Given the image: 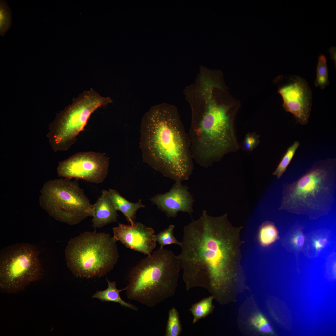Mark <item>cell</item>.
<instances>
[{
  "label": "cell",
  "mask_w": 336,
  "mask_h": 336,
  "mask_svg": "<svg viewBox=\"0 0 336 336\" xmlns=\"http://www.w3.org/2000/svg\"><path fill=\"white\" fill-rule=\"evenodd\" d=\"M112 102L110 97L102 96L92 88L74 98L49 125L47 136L53 149L55 152L69 149L84 129L92 113Z\"/></svg>",
  "instance_id": "7"
},
{
  "label": "cell",
  "mask_w": 336,
  "mask_h": 336,
  "mask_svg": "<svg viewBox=\"0 0 336 336\" xmlns=\"http://www.w3.org/2000/svg\"><path fill=\"white\" fill-rule=\"evenodd\" d=\"M203 91L204 101L192 107L188 134L193 159L207 168L240 148L230 106L217 103L212 89Z\"/></svg>",
  "instance_id": "3"
},
{
  "label": "cell",
  "mask_w": 336,
  "mask_h": 336,
  "mask_svg": "<svg viewBox=\"0 0 336 336\" xmlns=\"http://www.w3.org/2000/svg\"><path fill=\"white\" fill-rule=\"evenodd\" d=\"M181 330L178 313L175 308L173 307L169 312L165 336H178Z\"/></svg>",
  "instance_id": "23"
},
{
  "label": "cell",
  "mask_w": 336,
  "mask_h": 336,
  "mask_svg": "<svg viewBox=\"0 0 336 336\" xmlns=\"http://www.w3.org/2000/svg\"><path fill=\"white\" fill-rule=\"evenodd\" d=\"M35 246L16 243L2 248L0 253V288L3 292L17 293L40 279L42 269Z\"/></svg>",
  "instance_id": "9"
},
{
  "label": "cell",
  "mask_w": 336,
  "mask_h": 336,
  "mask_svg": "<svg viewBox=\"0 0 336 336\" xmlns=\"http://www.w3.org/2000/svg\"><path fill=\"white\" fill-rule=\"evenodd\" d=\"M140 132L144 162L175 182L189 179L193 159L188 134L175 107L166 103L151 107L142 119Z\"/></svg>",
  "instance_id": "2"
},
{
  "label": "cell",
  "mask_w": 336,
  "mask_h": 336,
  "mask_svg": "<svg viewBox=\"0 0 336 336\" xmlns=\"http://www.w3.org/2000/svg\"><path fill=\"white\" fill-rule=\"evenodd\" d=\"M279 237L278 230L272 222L265 221L260 226L258 239L262 246H268L278 240Z\"/></svg>",
  "instance_id": "19"
},
{
  "label": "cell",
  "mask_w": 336,
  "mask_h": 336,
  "mask_svg": "<svg viewBox=\"0 0 336 336\" xmlns=\"http://www.w3.org/2000/svg\"><path fill=\"white\" fill-rule=\"evenodd\" d=\"M117 211L108 191L103 190L100 197L92 205V226L95 229L100 228L117 222Z\"/></svg>",
  "instance_id": "14"
},
{
  "label": "cell",
  "mask_w": 336,
  "mask_h": 336,
  "mask_svg": "<svg viewBox=\"0 0 336 336\" xmlns=\"http://www.w3.org/2000/svg\"><path fill=\"white\" fill-rule=\"evenodd\" d=\"M109 167V159L105 153L81 152L59 162L57 172L61 177L99 184L107 177Z\"/></svg>",
  "instance_id": "10"
},
{
  "label": "cell",
  "mask_w": 336,
  "mask_h": 336,
  "mask_svg": "<svg viewBox=\"0 0 336 336\" xmlns=\"http://www.w3.org/2000/svg\"><path fill=\"white\" fill-rule=\"evenodd\" d=\"M302 251L309 259L318 257L331 242L332 234L326 229H320L308 233Z\"/></svg>",
  "instance_id": "15"
},
{
  "label": "cell",
  "mask_w": 336,
  "mask_h": 336,
  "mask_svg": "<svg viewBox=\"0 0 336 336\" xmlns=\"http://www.w3.org/2000/svg\"><path fill=\"white\" fill-rule=\"evenodd\" d=\"M12 13L7 1H0V35L4 36L12 25Z\"/></svg>",
  "instance_id": "22"
},
{
  "label": "cell",
  "mask_w": 336,
  "mask_h": 336,
  "mask_svg": "<svg viewBox=\"0 0 336 336\" xmlns=\"http://www.w3.org/2000/svg\"><path fill=\"white\" fill-rule=\"evenodd\" d=\"M213 298L212 296H209L192 306L189 310L193 316V324L206 317L211 312L213 308L212 302Z\"/></svg>",
  "instance_id": "20"
},
{
  "label": "cell",
  "mask_w": 336,
  "mask_h": 336,
  "mask_svg": "<svg viewBox=\"0 0 336 336\" xmlns=\"http://www.w3.org/2000/svg\"><path fill=\"white\" fill-rule=\"evenodd\" d=\"M189 187L175 181L168 192L158 194L152 197L151 201L164 212L168 217H175L179 212H187L191 215L194 199L188 190Z\"/></svg>",
  "instance_id": "13"
},
{
  "label": "cell",
  "mask_w": 336,
  "mask_h": 336,
  "mask_svg": "<svg viewBox=\"0 0 336 336\" xmlns=\"http://www.w3.org/2000/svg\"><path fill=\"white\" fill-rule=\"evenodd\" d=\"M259 136L249 133L246 135L242 144L243 149L247 152H251L257 147L259 142Z\"/></svg>",
  "instance_id": "27"
},
{
  "label": "cell",
  "mask_w": 336,
  "mask_h": 336,
  "mask_svg": "<svg viewBox=\"0 0 336 336\" xmlns=\"http://www.w3.org/2000/svg\"><path fill=\"white\" fill-rule=\"evenodd\" d=\"M316 72L315 85L324 89L329 85V81L326 58L323 54H321L318 57Z\"/></svg>",
  "instance_id": "21"
},
{
  "label": "cell",
  "mask_w": 336,
  "mask_h": 336,
  "mask_svg": "<svg viewBox=\"0 0 336 336\" xmlns=\"http://www.w3.org/2000/svg\"><path fill=\"white\" fill-rule=\"evenodd\" d=\"M329 50L330 54V58L334 61V66L336 67V48L335 47L332 46L329 49Z\"/></svg>",
  "instance_id": "28"
},
{
  "label": "cell",
  "mask_w": 336,
  "mask_h": 336,
  "mask_svg": "<svg viewBox=\"0 0 336 336\" xmlns=\"http://www.w3.org/2000/svg\"><path fill=\"white\" fill-rule=\"evenodd\" d=\"M306 235L303 231L302 227L300 226H296L292 227L282 239L283 246L287 251L295 254L297 262L302 251Z\"/></svg>",
  "instance_id": "17"
},
{
  "label": "cell",
  "mask_w": 336,
  "mask_h": 336,
  "mask_svg": "<svg viewBox=\"0 0 336 336\" xmlns=\"http://www.w3.org/2000/svg\"><path fill=\"white\" fill-rule=\"evenodd\" d=\"M108 192L116 209L123 213L130 225L133 224L135 222L137 211L145 207L142 203L141 199L137 203H132L122 196L116 190L110 189Z\"/></svg>",
  "instance_id": "16"
},
{
  "label": "cell",
  "mask_w": 336,
  "mask_h": 336,
  "mask_svg": "<svg viewBox=\"0 0 336 336\" xmlns=\"http://www.w3.org/2000/svg\"><path fill=\"white\" fill-rule=\"evenodd\" d=\"M240 228L233 226L227 214L208 215L185 226L181 251L177 255L187 290L206 288L216 297L224 295L234 278L239 254Z\"/></svg>",
  "instance_id": "1"
},
{
  "label": "cell",
  "mask_w": 336,
  "mask_h": 336,
  "mask_svg": "<svg viewBox=\"0 0 336 336\" xmlns=\"http://www.w3.org/2000/svg\"><path fill=\"white\" fill-rule=\"evenodd\" d=\"M181 268L177 256L160 248L129 271L125 287L128 298L148 307L155 306L174 295Z\"/></svg>",
  "instance_id": "5"
},
{
  "label": "cell",
  "mask_w": 336,
  "mask_h": 336,
  "mask_svg": "<svg viewBox=\"0 0 336 336\" xmlns=\"http://www.w3.org/2000/svg\"><path fill=\"white\" fill-rule=\"evenodd\" d=\"M117 241L104 232L86 231L71 239L65 250L68 267L76 276L100 277L112 270L119 257Z\"/></svg>",
  "instance_id": "6"
},
{
  "label": "cell",
  "mask_w": 336,
  "mask_h": 336,
  "mask_svg": "<svg viewBox=\"0 0 336 336\" xmlns=\"http://www.w3.org/2000/svg\"><path fill=\"white\" fill-rule=\"evenodd\" d=\"M113 237L127 248L149 255L156 245L154 230L139 222L119 223L113 228Z\"/></svg>",
  "instance_id": "12"
},
{
  "label": "cell",
  "mask_w": 336,
  "mask_h": 336,
  "mask_svg": "<svg viewBox=\"0 0 336 336\" xmlns=\"http://www.w3.org/2000/svg\"><path fill=\"white\" fill-rule=\"evenodd\" d=\"M40 192V205L58 221L72 225L92 216V204L76 180H49Z\"/></svg>",
  "instance_id": "8"
},
{
  "label": "cell",
  "mask_w": 336,
  "mask_h": 336,
  "mask_svg": "<svg viewBox=\"0 0 336 336\" xmlns=\"http://www.w3.org/2000/svg\"><path fill=\"white\" fill-rule=\"evenodd\" d=\"M299 145V142L296 141L287 149L286 153L273 174L277 178H280L285 171Z\"/></svg>",
  "instance_id": "24"
},
{
  "label": "cell",
  "mask_w": 336,
  "mask_h": 336,
  "mask_svg": "<svg viewBox=\"0 0 336 336\" xmlns=\"http://www.w3.org/2000/svg\"><path fill=\"white\" fill-rule=\"evenodd\" d=\"M106 280L108 283L107 288L104 291H97L92 297L97 298L103 301L118 303L124 307L137 311L138 308L136 306L124 301L120 297L119 293L123 290H125V288L122 289H118L116 288V284L114 281L111 282L107 279Z\"/></svg>",
  "instance_id": "18"
},
{
  "label": "cell",
  "mask_w": 336,
  "mask_h": 336,
  "mask_svg": "<svg viewBox=\"0 0 336 336\" xmlns=\"http://www.w3.org/2000/svg\"><path fill=\"white\" fill-rule=\"evenodd\" d=\"M175 226L170 225L164 230L161 231L157 235H155L156 240L160 245V248H163L166 245L175 244L181 246L182 242L179 241L175 238L173 235V230Z\"/></svg>",
  "instance_id": "26"
},
{
  "label": "cell",
  "mask_w": 336,
  "mask_h": 336,
  "mask_svg": "<svg viewBox=\"0 0 336 336\" xmlns=\"http://www.w3.org/2000/svg\"><path fill=\"white\" fill-rule=\"evenodd\" d=\"M250 323L255 329L261 333L267 334L273 333V329L272 325L261 313L255 314L251 319Z\"/></svg>",
  "instance_id": "25"
},
{
  "label": "cell",
  "mask_w": 336,
  "mask_h": 336,
  "mask_svg": "<svg viewBox=\"0 0 336 336\" xmlns=\"http://www.w3.org/2000/svg\"><path fill=\"white\" fill-rule=\"evenodd\" d=\"M336 190L335 160L318 162L296 181L283 185L279 209L318 219L331 210Z\"/></svg>",
  "instance_id": "4"
},
{
  "label": "cell",
  "mask_w": 336,
  "mask_h": 336,
  "mask_svg": "<svg viewBox=\"0 0 336 336\" xmlns=\"http://www.w3.org/2000/svg\"><path fill=\"white\" fill-rule=\"evenodd\" d=\"M284 82L278 92L283 100L286 111L293 114L300 124H307L312 102L311 91L307 82L302 77L288 75L283 78Z\"/></svg>",
  "instance_id": "11"
}]
</instances>
